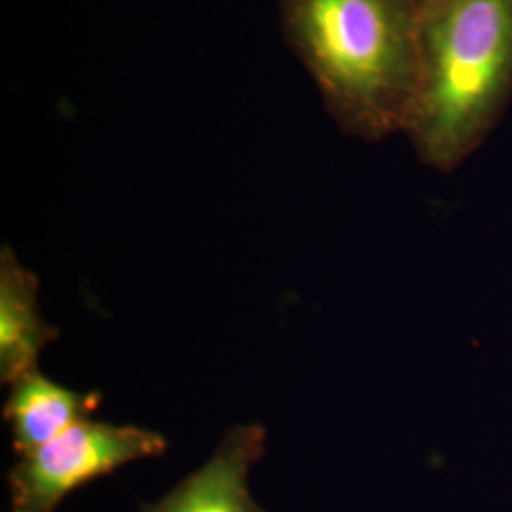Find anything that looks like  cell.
<instances>
[{
  "mask_svg": "<svg viewBox=\"0 0 512 512\" xmlns=\"http://www.w3.org/2000/svg\"><path fill=\"white\" fill-rule=\"evenodd\" d=\"M446 2H450V0H412V4H414V8L418 10V14L421 16H425V14H429V12H433V10H437L440 8L442 4H446Z\"/></svg>",
  "mask_w": 512,
  "mask_h": 512,
  "instance_id": "obj_7",
  "label": "cell"
},
{
  "mask_svg": "<svg viewBox=\"0 0 512 512\" xmlns=\"http://www.w3.org/2000/svg\"><path fill=\"white\" fill-rule=\"evenodd\" d=\"M165 450L162 433L137 425L80 421L19 456L8 473L10 511L55 512L78 488L129 463L164 456Z\"/></svg>",
  "mask_w": 512,
  "mask_h": 512,
  "instance_id": "obj_3",
  "label": "cell"
},
{
  "mask_svg": "<svg viewBox=\"0 0 512 512\" xmlns=\"http://www.w3.org/2000/svg\"><path fill=\"white\" fill-rule=\"evenodd\" d=\"M512 92V0H450L420 18V76L404 131L423 162L454 169Z\"/></svg>",
  "mask_w": 512,
  "mask_h": 512,
  "instance_id": "obj_2",
  "label": "cell"
},
{
  "mask_svg": "<svg viewBox=\"0 0 512 512\" xmlns=\"http://www.w3.org/2000/svg\"><path fill=\"white\" fill-rule=\"evenodd\" d=\"M37 275L27 270L10 247L0 255V380L12 385L38 370L42 349L59 332L40 315Z\"/></svg>",
  "mask_w": 512,
  "mask_h": 512,
  "instance_id": "obj_5",
  "label": "cell"
},
{
  "mask_svg": "<svg viewBox=\"0 0 512 512\" xmlns=\"http://www.w3.org/2000/svg\"><path fill=\"white\" fill-rule=\"evenodd\" d=\"M285 29L334 116L378 139L406 128L420 76L412 0H283Z\"/></svg>",
  "mask_w": 512,
  "mask_h": 512,
  "instance_id": "obj_1",
  "label": "cell"
},
{
  "mask_svg": "<svg viewBox=\"0 0 512 512\" xmlns=\"http://www.w3.org/2000/svg\"><path fill=\"white\" fill-rule=\"evenodd\" d=\"M268 433L258 423L236 425L200 469L139 512H268L251 494L249 475L266 452Z\"/></svg>",
  "mask_w": 512,
  "mask_h": 512,
  "instance_id": "obj_4",
  "label": "cell"
},
{
  "mask_svg": "<svg viewBox=\"0 0 512 512\" xmlns=\"http://www.w3.org/2000/svg\"><path fill=\"white\" fill-rule=\"evenodd\" d=\"M2 416L10 427L12 444L25 456L65 433L80 421L92 420L101 406L99 393H80L33 370L10 385Z\"/></svg>",
  "mask_w": 512,
  "mask_h": 512,
  "instance_id": "obj_6",
  "label": "cell"
}]
</instances>
